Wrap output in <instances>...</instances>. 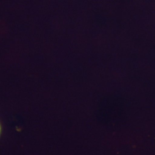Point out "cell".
I'll use <instances>...</instances> for the list:
<instances>
[{
	"label": "cell",
	"mask_w": 155,
	"mask_h": 155,
	"mask_svg": "<svg viewBox=\"0 0 155 155\" xmlns=\"http://www.w3.org/2000/svg\"><path fill=\"white\" fill-rule=\"evenodd\" d=\"M1 130H2V127H1V125L0 123V136H1Z\"/></svg>",
	"instance_id": "obj_1"
}]
</instances>
